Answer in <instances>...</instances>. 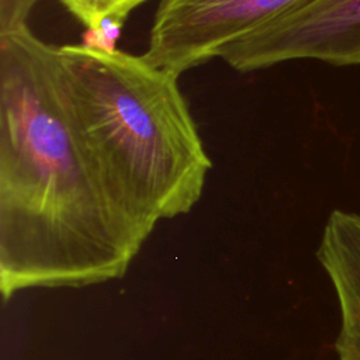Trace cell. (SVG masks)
I'll use <instances>...</instances> for the list:
<instances>
[{
  "mask_svg": "<svg viewBox=\"0 0 360 360\" xmlns=\"http://www.w3.org/2000/svg\"><path fill=\"white\" fill-rule=\"evenodd\" d=\"M316 259L328 274L339 305L335 340L339 360H360V214L333 210L323 226Z\"/></svg>",
  "mask_w": 360,
  "mask_h": 360,
  "instance_id": "obj_5",
  "label": "cell"
},
{
  "mask_svg": "<svg viewBox=\"0 0 360 360\" xmlns=\"http://www.w3.org/2000/svg\"><path fill=\"white\" fill-rule=\"evenodd\" d=\"M139 249L117 219L72 120L56 46L0 34V292L121 278Z\"/></svg>",
  "mask_w": 360,
  "mask_h": 360,
  "instance_id": "obj_1",
  "label": "cell"
},
{
  "mask_svg": "<svg viewBox=\"0 0 360 360\" xmlns=\"http://www.w3.org/2000/svg\"><path fill=\"white\" fill-rule=\"evenodd\" d=\"M39 0H0V34L20 30Z\"/></svg>",
  "mask_w": 360,
  "mask_h": 360,
  "instance_id": "obj_7",
  "label": "cell"
},
{
  "mask_svg": "<svg viewBox=\"0 0 360 360\" xmlns=\"http://www.w3.org/2000/svg\"><path fill=\"white\" fill-rule=\"evenodd\" d=\"M221 59L238 72L297 59L360 65V0H308L231 44Z\"/></svg>",
  "mask_w": 360,
  "mask_h": 360,
  "instance_id": "obj_4",
  "label": "cell"
},
{
  "mask_svg": "<svg viewBox=\"0 0 360 360\" xmlns=\"http://www.w3.org/2000/svg\"><path fill=\"white\" fill-rule=\"evenodd\" d=\"M89 31L101 32L111 24L121 27L128 15L149 0H58Z\"/></svg>",
  "mask_w": 360,
  "mask_h": 360,
  "instance_id": "obj_6",
  "label": "cell"
},
{
  "mask_svg": "<svg viewBox=\"0 0 360 360\" xmlns=\"http://www.w3.org/2000/svg\"><path fill=\"white\" fill-rule=\"evenodd\" d=\"M308 0H160L142 56L177 75Z\"/></svg>",
  "mask_w": 360,
  "mask_h": 360,
  "instance_id": "obj_3",
  "label": "cell"
},
{
  "mask_svg": "<svg viewBox=\"0 0 360 360\" xmlns=\"http://www.w3.org/2000/svg\"><path fill=\"white\" fill-rule=\"evenodd\" d=\"M56 65L108 202L141 250L158 222L194 208L212 167L180 75L91 45L56 46Z\"/></svg>",
  "mask_w": 360,
  "mask_h": 360,
  "instance_id": "obj_2",
  "label": "cell"
}]
</instances>
